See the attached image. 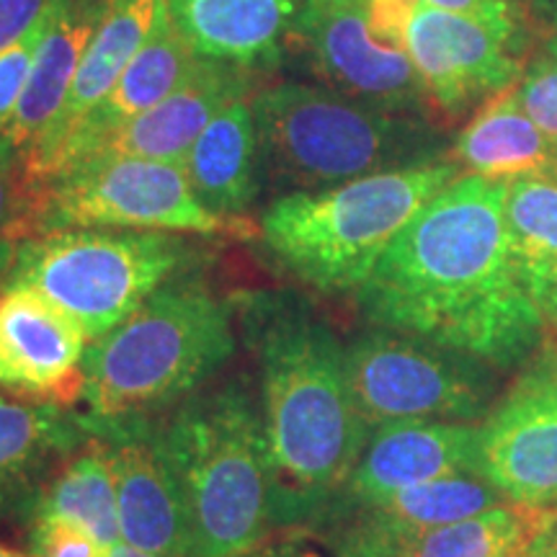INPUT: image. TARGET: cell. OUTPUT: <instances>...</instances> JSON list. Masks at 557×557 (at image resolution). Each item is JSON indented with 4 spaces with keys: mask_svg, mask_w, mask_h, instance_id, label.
Listing matches in <instances>:
<instances>
[{
    "mask_svg": "<svg viewBox=\"0 0 557 557\" xmlns=\"http://www.w3.org/2000/svg\"><path fill=\"white\" fill-rule=\"evenodd\" d=\"M508 178L462 173L429 201L357 289L367 320L493 369L524 367L547 320L511 253Z\"/></svg>",
    "mask_w": 557,
    "mask_h": 557,
    "instance_id": "obj_1",
    "label": "cell"
},
{
    "mask_svg": "<svg viewBox=\"0 0 557 557\" xmlns=\"http://www.w3.org/2000/svg\"><path fill=\"white\" fill-rule=\"evenodd\" d=\"M238 305L261 367L278 529H318L372 434L348 389L346 348L295 295L261 292Z\"/></svg>",
    "mask_w": 557,
    "mask_h": 557,
    "instance_id": "obj_2",
    "label": "cell"
},
{
    "mask_svg": "<svg viewBox=\"0 0 557 557\" xmlns=\"http://www.w3.org/2000/svg\"><path fill=\"white\" fill-rule=\"evenodd\" d=\"M145 434L169 468L189 521L191 557H243L276 521L267 421L246 382L201 389Z\"/></svg>",
    "mask_w": 557,
    "mask_h": 557,
    "instance_id": "obj_3",
    "label": "cell"
},
{
    "mask_svg": "<svg viewBox=\"0 0 557 557\" xmlns=\"http://www.w3.org/2000/svg\"><path fill=\"white\" fill-rule=\"evenodd\" d=\"M233 354V308L205 284L171 278L122 325L88 344L83 400L90 434L171 410Z\"/></svg>",
    "mask_w": 557,
    "mask_h": 557,
    "instance_id": "obj_4",
    "label": "cell"
},
{
    "mask_svg": "<svg viewBox=\"0 0 557 557\" xmlns=\"http://www.w3.org/2000/svg\"><path fill=\"white\" fill-rule=\"evenodd\" d=\"M250 107L263 163L297 191L449 160L436 122L389 114L325 86L276 83L259 90Z\"/></svg>",
    "mask_w": 557,
    "mask_h": 557,
    "instance_id": "obj_5",
    "label": "cell"
},
{
    "mask_svg": "<svg viewBox=\"0 0 557 557\" xmlns=\"http://www.w3.org/2000/svg\"><path fill=\"white\" fill-rule=\"evenodd\" d=\"M457 176L462 165L449 158L284 194L263 212L261 238L278 267L299 282L329 295H357L395 235Z\"/></svg>",
    "mask_w": 557,
    "mask_h": 557,
    "instance_id": "obj_6",
    "label": "cell"
},
{
    "mask_svg": "<svg viewBox=\"0 0 557 557\" xmlns=\"http://www.w3.org/2000/svg\"><path fill=\"white\" fill-rule=\"evenodd\" d=\"M191 259L194 250L181 235L158 230H60L21 243L0 287L37 292L94 344Z\"/></svg>",
    "mask_w": 557,
    "mask_h": 557,
    "instance_id": "obj_7",
    "label": "cell"
},
{
    "mask_svg": "<svg viewBox=\"0 0 557 557\" xmlns=\"http://www.w3.org/2000/svg\"><path fill=\"white\" fill-rule=\"evenodd\" d=\"M29 235L60 230H158V233L253 238L248 218L214 214L194 194L178 163L127 156H94L47 181L26 186Z\"/></svg>",
    "mask_w": 557,
    "mask_h": 557,
    "instance_id": "obj_8",
    "label": "cell"
},
{
    "mask_svg": "<svg viewBox=\"0 0 557 557\" xmlns=\"http://www.w3.org/2000/svg\"><path fill=\"white\" fill-rule=\"evenodd\" d=\"M346 377L369 429L400 421L475 423L496 403V382L483 361L389 329L346 346Z\"/></svg>",
    "mask_w": 557,
    "mask_h": 557,
    "instance_id": "obj_9",
    "label": "cell"
},
{
    "mask_svg": "<svg viewBox=\"0 0 557 557\" xmlns=\"http://www.w3.org/2000/svg\"><path fill=\"white\" fill-rule=\"evenodd\" d=\"M478 475L511 504L557 511V341L545 338L478 423Z\"/></svg>",
    "mask_w": 557,
    "mask_h": 557,
    "instance_id": "obj_10",
    "label": "cell"
},
{
    "mask_svg": "<svg viewBox=\"0 0 557 557\" xmlns=\"http://www.w3.org/2000/svg\"><path fill=\"white\" fill-rule=\"evenodd\" d=\"M400 50L413 62L436 116L447 124L517 86L527 67L524 41L423 0L410 5Z\"/></svg>",
    "mask_w": 557,
    "mask_h": 557,
    "instance_id": "obj_11",
    "label": "cell"
},
{
    "mask_svg": "<svg viewBox=\"0 0 557 557\" xmlns=\"http://www.w3.org/2000/svg\"><path fill=\"white\" fill-rule=\"evenodd\" d=\"M292 41L329 88L389 111L436 122L434 103L408 54L382 41L369 26V9L351 0H308Z\"/></svg>",
    "mask_w": 557,
    "mask_h": 557,
    "instance_id": "obj_12",
    "label": "cell"
},
{
    "mask_svg": "<svg viewBox=\"0 0 557 557\" xmlns=\"http://www.w3.org/2000/svg\"><path fill=\"white\" fill-rule=\"evenodd\" d=\"M88 341L65 312L26 287H0V389L70 408L86 389Z\"/></svg>",
    "mask_w": 557,
    "mask_h": 557,
    "instance_id": "obj_13",
    "label": "cell"
},
{
    "mask_svg": "<svg viewBox=\"0 0 557 557\" xmlns=\"http://www.w3.org/2000/svg\"><path fill=\"white\" fill-rule=\"evenodd\" d=\"M465 472L478 475V423L400 421L377 426L318 529L410 485Z\"/></svg>",
    "mask_w": 557,
    "mask_h": 557,
    "instance_id": "obj_14",
    "label": "cell"
},
{
    "mask_svg": "<svg viewBox=\"0 0 557 557\" xmlns=\"http://www.w3.org/2000/svg\"><path fill=\"white\" fill-rule=\"evenodd\" d=\"M253 75L250 70L227 65V62L199 58L189 78L181 83L169 99L99 139L78 160L127 156L181 165V160L201 132L214 122V116H220L233 103L246 101V96L253 90Z\"/></svg>",
    "mask_w": 557,
    "mask_h": 557,
    "instance_id": "obj_15",
    "label": "cell"
},
{
    "mask_svg": "<svg viewBox=\"0 0 557 557\" xmlns=\"http://www.w3.org/2000/svg\"><path fill=\"white\" fill-rule=\"evenodd\" d=\"M109 447L122 542L145 553L191 557L189 521L169 468L145 434V421L96 429Z\"/></svg>",
    "mask_w": 557,
    "mask_h": 557,
    "instance_id": "obj_16",
    "label": "cell"
},
{
    "mask_svg": "<svg viewBox=\"0 0 557 557\" xmlns=\"http://www.w3.org/2000/svg\"><path fill=\"white\" fill-rule=\"evenodd\" d=\"M553 517L555 511L504 504L457 524L410 534L336 521L325 527V540L333 557H517Z\"/></svg>",
    "mask_w": 557,
    "mask_h": 557,
    "instance_id": "obj_17",
    "label": "cell"
},
{
    "mask_svg": "<svg viewBox=\"0 0 557 557\" xmlns=\"http://www.w3.org/2000/svg\"><path fill=\"white\" fill-rule=\"evenodd\" d=\"M163 3L165 0H114L109 5L99 32L94 34L78 70H75L65 103L45 135L39 137V143L29 150V156L21 160V176L26 186L39 184L50 173L70 135L116 86L124 67L129 65L156 26Z\"/></svg>",
    "mask_w": 557,
    "mask_h": 557,
    "instance_id": "obj_18",
    "label": "cell"
},
{
    "mask_svg": "<svg viewBox=\"0 0 557 557\" xmlns=\"http://www.w3.org/2000/svg\"><path fill=\"white\" fill-rule=\"evenodd\" d=\"M308 0H165L197 58L261 73L282 62Z\"/></svg>",
    "mask_w": 557,
    "mask_h": 557,
    "instance_id": "obj_19",
    "label": "cell"
},
{
    "mask_svg": "<svg viewBox=\"0 0 557 557\" xmlns=\"http://www.w3.org/2000/svg\"><path fill=\"white\" fill-rule=\"evenodd\" d=\"M90 436L67 408L0 395V519H32L45 485Z\"/></svg>",
    "mask_w": 557,
    "mask_h": 557,
    "instance_id": "obj_20",
    "label": "cell"
},
{
    "mask_svg": "<svg viewBox=\"0 0 557 557\" xmlns=\"http://www.w3.org/2000/svg\"><path fill=\"white\" fill-rule=\"evenodd\" d=\"M109 5L107 0H52L50 26L34 54L16 111L0 135V145L9 148L18 163L29 156L65 103L75 70Z\"/></svg>",
    "mask_w": 557,
    "mask_h": 557,
    "instance_id": "obj_21",
    "label": "cell"
},
{
    "mask_svg": "<svg viewBox=\"0 0 557 557\" xmlns=\"http://www.w3.org/2000/svg\"><path fill=\"white\" fill-rule=\"evenodd\" d=\"M199 58L186 45V39L181 37L176 26H173L169 9L163 3L156 26H152L148 39L139 47L129 65L124 67L122 78L109 90L107 99L90 111L86 120L78 124V129L70 135L65 148L60 150L58 160L52 163L50 173L41 181H47L65 169V165L86 156L99 139L120 129L122 124L132 122L135 116L145 114V111L158 107L163 99H169L173 90L189 78Z\"/></svg>",
    "mask_w": 557,
    "mask_h": 557,
    "instance_id": "obj_22",
    "label": "cell"
},
{
    "mask_svg": "<svg viewBox=\"0 0 557 557\" xmlns=\"http://www.w3.org/2000/svg\"><path fill=\"white\" fill-rule=\"evenodd\" d=\"M261 160L253 107L238 101L201 132L181 169L201 205L220 218L243 220L261 191Z\"/></svg>",
    "mask_w": 557,
    "mask_h": 557,
    "instance_id": "obj_23",
    "label": "cell"
},
{
    "mask_svg": "<svg viewBox=\"0 0 557 557\" xmlns=\"http://www.w3.org/2000/svg\"><path fill=\"white\" fill-rule=\"evenodd\" d=\"M451 160L485 178L524 173L557 178V137L540 129L519 107L517 88L500 90L483 103L455 139Z\"/></svg>",
    "mask_w": 557,
    "mask_h": 557,
    "instance_id": "obj_24",
    "label": "cell"
},
{
    "mask_svg": "<svg viewBox=\"0 0 557 557\" xmlns=\"http://www.w3.org/2000/svg\"><path fill=\"white\" fill-rule=\"evenodd\" d=\"M504 504H511V500L498 487H493L485 478L465 472V475L410 485L406 491L374 500V504L341 513L325 527L336 524V521H357V524L382 529V532L410 534L457 524V521L480 517V513Z\"/></svg>",
    "mask_w": 557,
    "mask_h": 557,
    "instance_id": "obj_25",
    "label": "cell"
},
{
    "mask_svg": "<svg viewBox=\"0 0 557 557\" xmlns=\"http://www.w3.org/2000/svg\"><path fill=\"white\" fill-rule=\"evenodd\" d=\"M60 519L78 524L107 549L122 542L116 513V485L109 447L101 436H90L70 455L45 485L29 519Z\"/></svg>",
    "mask_w": 557,
    "mask_h": 557,
    "instance_id": "obj_26",
    "label": "cell"
},
{
    "mask_svg": "<svg viewBox=\"0 0 557 557\" xmlns=\"http://www.w3.org/2000/svg\"><path fill=\"white\" fill-rule=\"evenodd\" d=\"M506 227L513 259L542 310L557 289V178L540 173L508 178Z\"/></svg>",
    "mask_w": 557,
    "mask_h": 557,
    "instance_id": "obj_27",
    "label": "cell"
},
{
    "mask_svg": "<svg viewBox=\"0 0 557 557\" xmlns=\"http://www.w3.org/2000/svg\"><path fill=\"white\" fill-rule=\"evenodd\" d=\"M29 238V205L21 163L0 145V284L9 278L21 243Z\"/></svg>",
    "mask_w": 557,
    "mask_h": 557,
    "instance_id": "obj_28",
    "label": "cell"
},
{
    "mask_svg": "<svg viewBox=\"0 0 557 557\" xmlns=\"http://www.w3.org/2000/svg\"><path fill=\"white\" fill-rule=\"evenodd\" d=\"M50 18H52V3L47 5V11L41 13V18L16 41V45L9 47V50L0 54V135H3L5 124H9L13 111H16L21 90H24L26 78H29L34 54H37L39 41L45 37L47 26H50Z\"/></svg>",
    "mask_w": 557,
    "mask_h": 557,
    "instance_id": "obj_29",
    "label": "cell"
},
{
    "mask_svg": "<svg viewBox=\"0 0 557 557\" xmlns=\"http://www.w3.org/2000/svg\"><path fill=\"white\" fill-rule=\"evenodd\" d=\"M513 88H517L519 107L529 120L547 135L557 137V58L553 54L534 58Z\"/></svg>",
    "mask_w": 557,
    "mask_h": 557,
    "instance_id": "obj_30",
    "label": "cell"
},
{
    "mask_svg": "<svg viewBox=\"0 0 557 557\" xmlns=\"http://www.w3.org/2000/svg\"><path fill=\"white\" fill-rule=\"evenodd\" d=\"M32 557H103V547L86 529L60 519L32 521Z\"/></svg>",
    "mask_w": 557,
    "mask_h": 557,
    "instance_id": "obj_31",
    "label": "cell"
},
{
    "mask_svg": "<svg viewBox=\"0 0 557 557\" xmlns=\"http://www.w3.org/2000/svg\"><path fill=\"white\" fill-rule=\"evenodd\" d=\"M423 3L485 21V24L506 32L508 37L524 41V45H529V37H532L529 9L521 0H423Z\"/></svg>",
    "mask_w": 557,
    "mask_h": 557,
    "instance_id": "obj_32",
    "label": "cell"
},
{
    "mask_svg": "<svg viewBox=\"0 0 557 557\" xmlns=\"http://www.w3.org/2000/svg\"><path fill=\"white\" fill-rule=\"evenodd\" d=\"M52 0H0V54L24 37Z\"/></svg>",
    "mask_w": 557,
    "mask_h": 557,
    "instance_id": "obj_33",
    "label": "cell"
},
{
    "mask_svg": "<svg viewBox=\"0 0 557 557\" xmlns=\"http://www.w3.org/2000/svg\"><path fill=\"white\" fill-rule=\"evenodd\" d=\"M529 9V32L540 39L545 54L557 58V0H532Z\"/></svg>",
    "mask_w": 557,
    "mask_h": 557,
    "instance_id": "obj_34",
    "label": "cell"
},
{
    "mask_svg": "<svg viewBox=\"0 0 557 557\" xmlns=\"http://www.w3.org/2000/svg\"><path fill=\"white\" fill-rule=\"evenodd\" d=\"M243 557H315V555L297 545H263Z\"/></svg>",
    "mask_w": 557,
    "mask_h": 557,
    "instance_id": "obj_35",
    "label": "cell"
},
{
    "mask_svg": "<svg viewBox=\"0 0 557 557\" xmlns=\"http://www.w3.org/2000/svg\"><path fill=\"white\" fill-rule=\"evenodd\" d=\"M549 524H553V521H549ZM549 524L542 529L537 537L529 542V545L521 549L517 557H547V549H549Z\"/></svg>",
    "mask_w": 557,
    "mask_h": 557,
    "instance_id": "obj_36",
    "label": "cell"
},
{
    "mask_svg": "<svg viewBox=\"0 0 557 557\" xmlns=\"http://www.w3.org/2000/svg\"><path fill=\"white\" fill-rule=\"evenodd\" d=\"M103 557H178V555L145 553V549H137V547L124 545V542H116V545H111V547L103 549Z\"/></svg>",
    "mask_w": 557,
    "mask_h": 557,
    "instance_id": "obj_37",
    "label": "cell"
},
{
    "mask_svg": "<svg viewBox=\"0 0 557 557\" xmlns=\"http://www.w3.org/2000/svg\"><path fill=\"white\" fill-rule=\"evenodd\" d=\"M542 312H545V320L549 329L555 331V338H557V289L549 295V299L545 305H542Z\"/></svg>",
    "mask_w": 557,
    "mask_h": 557,
    "instance_id": "obj_38",
    "label": "cell"
},
{
    "mask_svg": "<svg viewBox=\"0 0 557 557\" xmlns=\"http://www.w3.org/2000/svg\"><path fill=\"white\" fill-rule=\"evenodd\" d=\"M547 557H557V511H555L553 524H549V549H547Z\"/></svg>",
    "mask_w": 557,
    "mask_h": 557,
    "instance_id": "obj_39",
    "label": "cell"
},
{
    "mask_svg": "<svg viewBox=\"0 0 557 557\" xmlns=\"http://www.w3.org/2000/svg\"><path fill=\"white\" fill-rule=\"evenodd\" d=\"M0 557H32V555H24V553H13V549L0 545Z\"/></svg>",
    "mask_w": 557,
    "mask_h": 557,
    "instance_id": "obj_40",
    "label": "cell"
},
{
    "mask_svg": "<svg viewBox=\"0 0 557 557\" xmlns=\"http://www.w3.org/2000/svg\"><path fill=\"white\" fill-rule=\"evenodd\" d=\"M107 3H114V0H107Z\"/></svg>",
    "mask_w": 557,
    "mask_h": 557,
    "instance_id": "obj_41",
    "label": "cell"
}]
</instances>
